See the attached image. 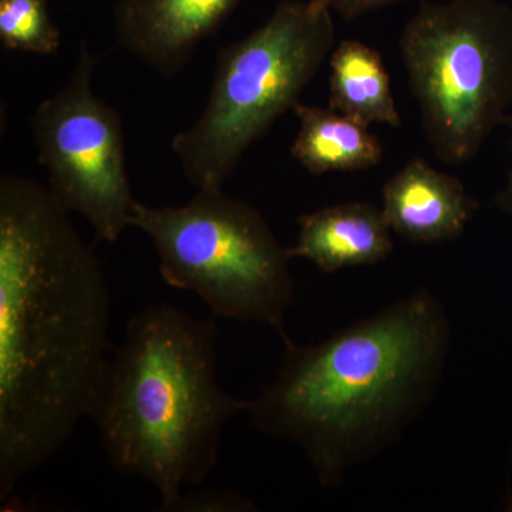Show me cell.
<instances>
[{
  "instance_id": "cell-1",
  "label": "cell",
  "mask_w": 512,
  "mask_h": 512,
  "mask_svg": "<svg viewBox=\"0 0 512 512\" xmlns=\"http://www.w3.org/2000/svg\"><path fill=\"white\" fill-rule=\"evenodd\" d=\"M111 295L45 185L0 178V501L90 417L109 357Z\"/></svg>"
},
{
  "instance_id": "cell-2",
  "label": "cell",
  "mask_w": 512,
  "mask_h": 512,
  "mask_svg": "<svg viewBox=\"0 0 512 512\" xmlns=\"http://www.w3.org/2000/svg\"><path fill=\"white\" fill-rule=\"evenodd\" d=\"M248 400L252 429L301 448L323 487L389 450L439 389L451 350L443 303L419 289L315 345L285 343Z\"/></svg>"
},
{
  "instance_id": "cell-3",
  "label": "cell",
  "mask_w": 512,
  "mask_h": 512,
  "mask_svg": "<svg viewBox=\"0 0 512 512\" xmlns=\"http://www.w3.org/2000/svg\"><path fill=\"white\" fill-rule=\"evenodd\" d=\"M247 404L218 382L215 319L156 303L127 323L90 417L110 466L153 485L171 512L184 487L210 477L225 427Z\"/></svg>"
},
{
  "instance_id": "cell-4",
  "label": "cell",
  "mask_w": 512,
  "mask_h": 512,
  "mask_svg": "<svg viewBox=\"0 0 512 512\" xmlns=\"http://www.w3.org/2000/svg\"><path fill=\"white\" fill-rule=\"evenodd\" d=\"M333 12L322 0H286L261 28L220 50L207 103L171 148L194 187H222L239 160L329 59Z\"/></svg>"
},
{
  "instance_id": "cell-5",
  "label": "cell",
  "mask_w": 512,
  "mask_h": 512,
  "mask_svg": "<svg viewBox=\"0 0 512 512\" xmlns=\"http://www.w3.org/2000/svg\"><path fill=\"white\" fill-rule=\"evenodd\" d=\"M427 143L466 164L512 111V9L500 0H421L400 36Z\"/></svg>"
},
{
  "instance_id": "cell-6",
  "label": "cell",
  "mask_w": 512,
  "mask_h": 512,
  "mask_svg": "<svg viewBox=\"0 0 512 512\" xmlns=\"http://www.w3.org/2000/svg\"><path fill=\"white\" fill-rule=\"evenodd\" d=\"M131 227L150 238L165 284L195 293L215 316L269 326L284 345L291 340L292 258L248 202L222 187L198 188L178 207L137 201Z\"/></svg>"
},
{
  "instance_id": "cell-7",
  "label": "cell",
  "mask_w": 512,
  "mask_h": 512,
  "mask_svg": "<svg viewBox=\"0 0 512 512\" xmlns=\"http://www.w3.org/2000/svg\"><path fill=\"white\" fill-rule=\"evenodd\" d=\"M97 62L83 40L69 82L37 106L30 127L53 197L82 215L100 241L116 244L137 200L120 114L93 92Z\"/></svg>"
},
{
  "instance_id": "cell-8",
  "label": "cell",
  "mask_w": 512,
  "mask_h": 512,
  "mask_svg": "<svg viewBox=\"0 0 512 512\" xmlns=\"http://www.w3.org/2000/svg\"><path fill=\"white\" fill-rule=\"evenodd\" d=\"M238 2L117 0V42L160 76L174 77L190 63L197 47L217 33Z\"/></svg>"
},
{
  "instance_id": "cell-9",
  "label": "cell",
  "mask_w": 512,
  "mask_h": 512,
  "mask_svg": "<svg viewBox=\"0 0 512 512\" xmlns=\"http://www.w3.org/2000/svg\"><path fill=\"white\" fill-rule=\"evenodd\" d=\"M478 210L477 201L453 175L413 158L382 190V211L394 234L437 244L460 238Z\"/></svg>"
},
{
  "instance_id": "cell-10",
  "label": "cell",
  "mask_w": 512,
  "mask_h": 512,
  "mask_svg": "<svg viewBox=\"0 0 512 512\" xmlns=\"http://www.w3.org/2000/svg\"><path fill=\"white\" fill-rule=\"evenodd\" d=\"M291 258L312 262L325 274L386 261L394 249L393 231L382 208L367 202H343L298 218Z\"/></svg>"
},
{
  "instance_id": "cell-11",
  "label": "cell",
  "mask_w": 512,
  "mask_h": 512,
  "mask_svg": "<svg viewBox=\"0 0 512 512\" xmlns=\"http://www.w3.org/2000/svg\"><path fill=\"white\" fill-rule=\"evenodd\" d=\"M299 130L291 156L313 175L350 173L375 167L383 157L379 137L370 127L339 111L302 104L293 107Z\"/></svg>"
},
{
  "instance_id": "cell-12",
  "label": "cell",
  "mask_w": 512,
  "mask_h": 512,
  "mask_svg": "<svg viewBox=\"0 0 512 512\" xmlns=\"http://www.w3.org/2000/svg\"><path fill=\"white\" fill-rule=\"evenodd\" d=\"M329 106L372 127L402 126L390 77L375 47L360 40H342L329 56Z\"/></svg>"
},
{
  "instance_id": "cell-13",
  "label": "cell",
  "mask_w": 512,
  "mask_h": 512,
  "mask_svg": "<svg viewBox=\"0 0 512 512\" xmlns=\"http://www.w3.org/2000/svg\"><path fill=\"white\" fill-rule=\"evenodd\" d=\"M0 42L15 52L55 55L60 32L50 18L47 0H0Z\"/></svg>"
},
{
  "instance_id": "cell-14",
  "label": "cell",
  "mask_w": 512,
  "mask_h": 512,
  "mask_svg": "<svg viewBox=\"0 0 512 512\" xmlns=\"http://www.w3.org/2000/svg\"><path fill=\"white\" fill-rule=\"evenodd\" d=\"M255 505L244 495L227 490H197L183 493L171 512H247Z\"/></svg>"
},
{
  "instance_id": "cell-15",
  "label": "cell",
  "mask_w": 512,
  "mask_h": 512,
  "mask_svg": "<svg viewBox=\"0 0 512 512\" xmlns=\"http://www.w3.org/2000/svg\"><path fill=\"white\" fill-rule=\"evenodd\" d=\"M343 20H353L375 10L387 8L403 0H322Z\"/></svg>"
},
{
  "instance_id": "cell-16",
  "label": "cell",
  "mask_w": 512,
  "mask_h": 512,
  "mask_svg": "<svg viewBox=\"0 0 512 512\" xmlns=\"http://www.w3.org/2000/svg\"><path fill=\"white\" fill-rule=\"evenodd\" d=\"M505 126L510 130V146H508V168L505 173L503 188L498 192L497 204L508 215L512 222V111L510 117L505 121Z\"/></svg>"
},
{
  "instance_id": "cell-17",
  "label": "cell",
  "mask_w": 512,
  "mask_h": 512,
  "mask_svg": "<svg viewBox=\"0 0 512 512\" xmlns=\"http://www.w3.org/2000/svg\"><path fill=\"white\" fill-rule=\"evenodd\" d=\"M507 510H508V511H512V491H511V495H510V497H508V501H507Z\"/></svg>"
}]
</instances>
